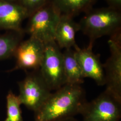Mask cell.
Listing matches in <instances>:
<instances>
[{
    "instance_id": "cell-1",
    "label": "cell",
    "mask_w": 121,
    "mask_h": 121,
    "mask_svg": "<svg viewBox=\"0 0 121 121\" xmlns=\"http://www.w3.org/2000/svg\"><path fill=\"white\" fill-rule=\"evenodd\" d=\"M86 101L80 85L65 84L53 93L35 112V121H53L80 114Z\"/></svg>"
},
{
    "instance_id": "cell-2",
    "label": "cell",
    "mask_w": 121,
    "mask_h": 121,
    "mask_svg": "<svg viewBox=\"0 0 121 121\" xmlns=\"http://www.w3.org/2000/svg\"><path fill=\"white\" fill-rule=\"evenodd\" d=\"M80 30L94 44L96 39L109 35L110 37L121 33V10L108 6L92 9L85 13L78 22Z\"/></svg>"
},
{
    "instance_id": "cell-3",
    "label": "cell",
    "mask_w": 121,
    "mask_h": 121,
    "mask_svg": "<svg viewBox=\"0 0 121 121\" xmlns=\"http://www.w3.org/2000/svg\"><path fill=\"white\" fill-rule=\"evenodd\" d=\"M55 41L44 44L39 71L49 89L56 90L66 84L63 53Z\"/></svg>"
},
{
    "instance_id": "cell-4",
    "label": "cell",
    "mask_w": 121,
    "mask_h": 121,
    "mask_svg": "<svg viewBox=\"0 0 121 121\" xmlns=\"http://www.w3.org/2000/svg\"><path fill=\"white\" fill-rule=\"evenodd\" d=\"M18 84L19 94L17 96L21 103L34 112L41 107L51 93L39 69L28 73Z\"/></svg>"
},
{
    "instance_id": "cell-5",
    "label": "cell",
    "mask_w": 121,
    "mask_h": 121,
    "mask_svg": "<svg viewBox=\"0 0 121 121\" xmlns=\"http://www.w3.org/2000/svg\"><path fill=\"white\" fill-rule=\"evenodd\" d=\"M83 121H120L121 101L105 91L90 102H86L80 113Z\"/></svg>"
},
{
    "instance_id": "cell-6",
    "label": "cell",
    "mask_w": 121,
    "mask_h": 121,
    "mask_svg": "<svg viewBox=\"0 0 121 121\" xmlns=\"http://www.w3.org/2000/svg\"><path fill=\"white\" fill-rule=\"evenodd\" d=\"M60 17L50 2L29 17L26 32L30 37L38 39L44 44L55 41V32Z\"/></svg>"
},
{
    "instance_id": "cell-7",
    "label": "cell",
    "mask_w": 121,
    "mask_h": 121,
    "mask_svg": "<svg viewBox=\"0 0 121 121\" xmlns=\"http://www.w3.org/2000/svg\"><path fill=\"white\" fill-rule=\"evenodd\" d=\"M110 56L103 65L106 91L121 101V34L110 37Z\"/></svg>"
},
{
    "instance_id": "cell-8",
    "label": "cell",
    "mask_w": 121,
    "mask_h": 121,
    "mask_svg": "<svg viewBox=\"0 0 121 121\" xmlns=\"http://www.w3.org/2000/svg\"><path fill=\"white\" fill-rule=\"evenodd\" d=\"M44 43L38 39L30 37L18 45L13 56L15 67L10 71L17 69L36 70L39 69L43 58Z\"/></svg>"
},
{
    "instance_id": "cell-9",
    "label": "cell",
    "mask_w": 121,
    "mask_h": 121,
    "mask_svg": "<svg viewBox=\"0 0 121 121\" xmlns=\"http://www.w3.org/2000/svg\"><path fill=\"white\" fill-rule=\"evenodd\" d=\"M93 45L89 43L86 48H81L77 45L73 50L84 78H91L98 86H102L105 85L104 66L99 55L93 52Z\"/></svg>"
},
{
    "instance_id": "cell-10",
    "label": "cell",
    "mask_w": 121,
    "mask_h": 121,
    "mask_svg": "<svg viewBox=\"0 0 121 121\" xmlns=\"http://www.w3.org/2000/svg\"><path fill=\"white\" fill-rule=\"evenodd\" d=\"M27 17V12L17 2L0 0V29L22 30V23Z\"/></svg>"
},
{
    "instance_id": "cell-11",
    "label": "cell",
    "mask_w": 121,
    "mask_h": 121,
    "mask_svg": "<svg viewBox=\"0 0 121 121\" xmlns=\"http://www.w3.org/2000/svg\"><path fill=\"white\" fill-rule=\"evenodd\" d=\"M80 30L78 23L73 20V17L60 15L55 32L54 40L60 49L72 48L77 44L75 35Z\"/></svg>"
},
{
    "instance_id": "cell-12",
    "label": "cell",
    "mask_w": 121,
    "mask_h": 121,
    "mask_svg": "<svg viewBox=\"0 0 121 121\" xmlns=\"http://www.w3.org/2000/svg\"><path fill=\"white\" fill-rule=\"evenodd\" d=\"M97 0H50V2L60 15L73 17L86 13L93 8Z\"/></svg>"
},
{
    "instance_id": "cell-13",
    "label": "cell",
    "mask_w": 121,
    "mask_h": 121,
    "mask_svg": "<svg viewBox=\"0 0 121 121\" xmlns=\"http://www.w3.org/2000/svg\"><path fill=\"white\" fill-rule=\"evenodd\" d=\"M66 84L81 85L84 78L72 48L65 49L62 52Z\"/></svg>"
},
{
    "instance_id": "cell-14",
    "label": "cell",
    "mask_w": 121,
    "mask_h": 121,
    "mask_svg": "<svg viewBox=\"0 0 121 121\" xmlns=\"http://www.w3.org/2000/svg\"><path fill=\"white\" fill-rule=\"evenodd\" d=\"M23 30L9 31L0 35V60L14 55L18 45L22 41Z\"/></svg>"
},
{
    "instance_id": "cell-15",
    "label": "cell",
    "mask_w": 121,
    "mask_h": 121,
    "mask_svg": "<svg viewBox=\"0 0 121 121\" xmlns=\"http://www.w3.org/2000/svg\"><path fill=\"white\" fill-rule=\"evenodd\" d=\"M17 95L9 91L6 96V117L4 121H23L20 105Z\"/></svg>"
},
{
    "instance_id": "cell-16",
    "label": "cell",
    "mask_w": 121,
    "mask_h": 121,
    "mask_svg": "<svg viewBox=\"0 0 121 121\" xmlns=\"http://www.w3.org/2000/svg\"><path fill=\"white\" fill-rule=\"evenodd\" d=\"M17 3L26 10L29 17L35 12L50 3V0H17Z\"/></svg>"
},
{
    "instance_id": "cell-17",
    "label": "cell",
    "mask_w": 121,
    "mask_h": 121,
    "mask_svg": "<svg viewBox=\"0 0 121 121\" xmlns=\"http://www.w3.org/2000/svg\"><path fill=\"white\" fill-rule=\"evenodd\" d=\"M108 6L112 7L113 8L121 10V0H105Z\"/></svg>"
},
{
    "instance_id": "cell-18",
    "label": "cell",
    "mask_w": 121,
    "mask_h": 121,
    "mask_svg": "<svg viewBox=\"0 0 121 121\" xmlns=\"http://www.w3.org/2000/svg\"><path fill=\"white\" fill-rule=\"evenodd\" d=\"M53 121H78L74 117H67V118H64L56 120Z\"/></svg>"
},
{
    "instance_id": "cell-19",
    "label": "cell",
    "mask_w": 121,
    "mask_h": 121,
    "mask_svg": "<svg viewBox=\"0 0 121 121\" xmlns=\"http://www.w3.org/2000/svg\"><path fill=\"white\" fill-rule=\"evenodd\" d=\"M1 1H6V2H17V0H0Z\"/></svg>"
}]
</instances>
